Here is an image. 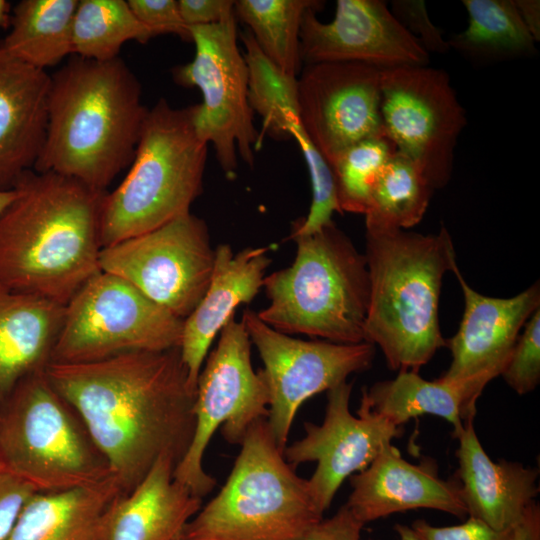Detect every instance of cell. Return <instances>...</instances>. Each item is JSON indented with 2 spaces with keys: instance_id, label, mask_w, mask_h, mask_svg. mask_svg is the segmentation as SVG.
Here are the masks:
<instances>
[{
  "instance_id": "cell-1",
  "label": "cell",
  "mask_w": 540,
  "mask_h": 540,
  "mask_svg": "<svg viewBox=\"0 0 540 540\" xmlns=\"http://www.w3.org/2000/svg\"><path fill=\"white\" fill-rule=\"evenodd\" d=\"M45 374L129 493L163 455L177 463L191 442L195 392L179 348L86 363L49 362Z\"/></svg>"
},
{
  "instance_id": "cell-2",
  "label": "cell",
  "mask_w": 540,
  "mask_h": 540,
  "mask_svg": "<svg viewBox=\"0 0 540 540\" xmlns=\"http://www.w3.org/2000/svg\"><path fill=\"white\" fill-rule=\"evenodd\" d=\"M0 213V287L60 305L95 274L107 191L53 172H25Z\"/></svg>"
},
{
  "instance_id": "cell-3",
  "label": "cell",
  "mask_w": 540,
  "mask_h": 540,
  "mask_svg": "<svg viewBox=\"0 0 540 540\" xmlns=\"http://www.w3.org/2000/svg\"><path fill=\"white\" fill-rule=\"evenodd\" d=\"M148 109L122 58L74 55L51 75L46 136L33 170L107 191L130 166Z\"/></svg>"
},
{
  "instance_id": "cell-4",
  "label": "cell",
  "mask_w": 540,
  "mask_h": 540,
  "mask_svg": "<svg viewBox=\"0 0 540 540\" xmlns=\"http://www.w3.org/2000/svg\"><path fill=\"white\" fill-rule=\"evenodd\" d=\"M370 280L365 341L377 345L392 370L418 372L446 345L438 307L442 280L457 265L446 228L423 235L366 228Z\"/></svg>"
},
{
  "instance_id": "cell-5",
  "label": "cell",
  "mask_w": 540,
  "mask_h": 540,
  "mask_svg": "<svg viewBox=\"0 0 540 540\" xmlns=\"http://www.w3.org/2000/svg\"><path fill=\"white\" fill-rule=\"evenodd\" d=\"M290 238L296 243L294 261L265 276L269 303L258 317L288 335L366 342L370 280L365 255L333 221Z\"/></svg>"
},
{
  "instance_id": "cell-6",
  "label": "cell",
  "mask_w": 540,
  "mask_h": 540,
  "mask_svg": "<svg viewBox=\"0 0 540 540\" xmlns=\"http://www.w3.org/2000/svg\"><path fill=\"white\" fill-rule=\"evenodd\" d=\"M195 105L159 99L148 109L134 158L102 205V248L156 229L190 212L203 191L208 144L194 127Z\"/></svg>"
},
{
  "instance_id": "cell-7",
  "label": "cell",
  "mask_w": 540,
  "mask_h": 540,
  "mask_svg": "<svg viewBox=\"0 0 540 540\" xmlns=\"http://www.w3.org/2000/svg\"><path fill=\"white\" fill-rule=\"evenodd\" d=\"M225 484L186 524L180 540H302L323 519L307 479L285 460L267 423L240 444Z\"/></svg>"
},
{
  "instance_id": "cell-8",
  "label": "cell",
  "mask_w": 540,
  "mask_h": 540,
  "mask_svg": "<svg viewBox=\"0 0 540 540\" xmlns=\"http://www.w3.org/2000/svg\"><path fill=\"white\" fill-rule=\"evenodd\" d=\"M0 462L37 493L68 491L112 477L45 368L20 381L0 406Z\"/></svg>"
},
{
  "instance_id": "cell-9",
  "label": "cell",
  "mask_w": 540,
  "mask_h": 540,
  "mask_svg": "<svg viewBox=\"0 0 540 540\" xmlns=\"http://www.w3.org/2000/svg\"><path fill=\"white\" fill-rule=\"evenodd\" d=\"M183 321L126 280L100 271L64 306L50 362L86 363L179 348Z\"/></svg>"
},
{
  "instance_id": "cell-10",
  "label": "cell",
  "mask_w": 540,
  "mask_h": 540,
  "mask_svg": "<svg viewBox=\"0 0 540 540\" xmlns=\"http://www.w3.org/2000/svg\"><path fill=\"white\" fill-rule=\"evenodd\" d=\"M204 363L196 386L193 436L173 472L176 481L200 498L216 484L203 467L213 434L222 426L226 441L240 445L248 429L267 418L269 406L265 377L262 370L255 372L252 367L251 340L235 315L221 329Z\"/></svg>"
},
{
  "instance_id": "cell-11",
  "label": "cell",
  "mask_w": 540,
  "mask_h": 540,
  "mask_svg": "<svg viewBox=\"0 0 540 540\" xmlns=\"http://www.w3.org/2000/svg\"><path fill=\"white\" fill-rule=\"evenodd\" d=\"M235 14L212 25L190 27L195 55L175 67L174 81L197 87L202 102L195 105L194 127L198 136L214 147L216 159L227 178L235 176L238 156L253 166L261 146L249 102V69L238 46Z\"/></svg>"
},
{
  "instance_id": "cell-12",
  "label": "cell",
  "mask_w": 540,
  "mask_h": 540,
  "mask_svg": "<svg viewBox=\"0 0 540 540\" xmlns=\"http://www.w3.org/2000/svg\"><path fill=\"white\" fill-rule=\"evenodd\" d=\"M380 88L385 134L434 190L445 187L467 124L449 75L428 65L397 67L381 71Z\"/></svg>"
},
{
  "instance_id": "cell-13",
  "label": "cell",
  "mask_w": 540,
  "mask_h": 540,
  "mask_svg": "<svg viewBox=\"0 0 540 540\" xmlns=\"http://www.w3.org/2000/svg\"><path fill=\"white\" fill-rule=\"evenodd\" d=\"M215 261L206 222L191 212L103 247L101 271L114 274L184 320L209 285Z\"/></svg>"
},
{
  "instance_id": "cell-14",
  "label": "cell",
  "mask_w": 540,
  "mask_h": 540,
  "mask_svg": "<svg viewBox=\"0 0 540 540\" xmlns=\"http://www.w3.org/2000/svg\"><path fill=\"white\" fill-rule=\"evenodd\" d=\"M241 321L264 365L269 391L267 423L282 452L300 406L347 381L349 375L368 369L375 356V346L368 342L294 338L264 323L250 309L244 310Z\"/></svg>"
},
{
  "instance_id": "cell-15",
  "label": "cell",
  "mask_w": 540,
  "mask_h": 540,
  "mask_svg": "<svg viewBox=\"0 0 540 540\" xmlns=\"http://www.w3.org/2000/svg\"><path fill=\"white\" fill-rule=\"evenodd\" d=\"M381 70L352 62L304 65L297 78L301 124L331 165L350 146L384 132Z\"/></svg>"
},
{
  "instance_id": "cell-16",
  "label": "cell",
  "mask_w": 540,
  "mask_h": 540,
  "mask_svg": "<svg viewBox=\"0 0 540 540\" xmlns=\"http://www.w3.org/2000/svg\"><path fill=\"white\" fill-rule=\"evenodd\" d=\"M352 387V383L344 381L328 390L323 422H306L305 436L283 451L293 469L306 462L317 463L307 481L323 513L345 479L367 468L403 432V427L375 414L362 400L357 416L353 415L349 409Z\"/></svg>"
},
{
  "instance_id": "cell-17",
  "label": "cell",
  "mask_w": 540,
  "mask_h": 540,
  "mask_svg": "<svg viewBox=\"0 0 540 540\" xmlns=\"http://www.w3.org/2000/svg\"><path fill=\"white\" fill-rule=\"evenodd\" d=\"M308 9L300 30L303 65L365 64L379 70L428 65L429 54L381 0H338L334 18L321 22Z\"/></svg>"
},
{
  "instance_id": "cell-18",
  "label": "cell",
  "mask_w": 540,
  "mask_h": 540,
  "mask_svg": "<svg viewBox=\"0 0 540 540\" xmlns=\"http://www.w3.org/2000/svg\"><path fill=\"white\" fill-rule=\"evenodd\" d=\"M452 272L462 289L464 312L457 332L446 340L452 361L441 378L460 384L477 401L502 374L521 328L540 308V286L536 282L514 297L494 298L471 288L457 265Z\"/></svg>"
},
{
  "instance_id": "cell-19",
  "label": "cell",
  "mask_w": 540,
  "mask_h": 540,
  "mask_svg": "<svg viewBox=\"0 0 540 540\" xmlns=\"http://www.w3.org/2000/svg\"><path fill=\"white\" fill-rule=\"evenodd\" d=\"M347 508L364 525L391 514L418 508L434 509L459 518L467 515L456 479L439 476L432 459L406 461L392 444L363 471L351 477Z\"/></svg>"
},
{
  "instance_id": "cell-20",
  "label": "cell",
  "mask_w": 540,
  "mask_h": 540,
  "mask_svg": "<svg viewBox=\"0 0 540 540\" xmlns=\"http://www.w3.org/2000/svg\"><path fill=\"white\" fill-rule=\"evenodd\" d=\"M269 250L270 247H247L234 253L228 244L215 248L209 285L196 308L183 321L179 346L188 384L195 393L212 342L238 306L252 301L263 287L272 262Z\"/></svg>"
},
{
  "instance_id": "cell-21",
  "label": "cell",
  "mask_w": 540,
  "mask_h": 540,
  "mask_svg": "<svg viewBox=\"0 0 540 540\" xmlns=\"http://www.w3.org/2000/svg\"><path fill=\"white\" fill-rule=\"evenodd\" d=\"M51 75L0 46V190H11L32 170L48 120Z\"/></svg>"
},
{
  "instance_id": "cell-22",
  "label": "cell",
  "mask_w": 540,
  "mask_h": 540,
  "mask_svg": "<svg viewBox=\"0 0 540 540\" xmlns=\"http://www.w3.org/2000/svg\"><path fill=\"white\" fill-rule=\"evenodd\" d=\"M460 485L467 515L495 530L515 527L539 493L536 468L506 460L493 461L483 449L473 421L456 437Z\"/></svg>"
},
{
  "instance_id": "cell-23",
  "label": "cell",
  "mask_w": 540,
  "mask_h": 540,
  "mask_svg": "<svg viewBox=\"0 0 540 540\" xmlns=\"http://www.w3.org/2000/svg\"><path fill=\"white\" fill-rule=\"evenodd\" d=\"M177 460L161 456L129 492L110 508L106 540H177L201 509L202 498L174 479Z\"/></svg>"
},
{
  "instance_id": "cell-24",
  "label": "cell",
  "mask_w": 540,
  "mask_h": 540,
  "mask_svg": "<svg viewBox=\"0 0 540 540\" xmlns=\"http://www.w3.org/2000/svg\"><path fill=\"white\" fill-rule=\"evenodd\" d=\"M63 314L64 305L0 287V406L50 362Z\"/></svg>"
},
{
  "instance_id": "cell-25",
  "label": "cell",
  "mask_w": 540,
  "mask_h": 540,
  "mask_svg": "<svg viewBox=\"0 0 540 540\" xmlns=\"http://www.w3.org/2000/svg\"><path fill=\"white\" fill-rule=\"evenodd\" d=\"M121 493L112 477L68 491L35 493L5 540H106L110 508Z\"/></svg>"
},
{
  "instance_id": "cell-26",
  "label": "cell",
  "mask_w": 540,
  "mask_h": 540,
  "mask_svg": "<svg viewBox=\"0 0 540 540\" xmlns=\"http://www.w3.org/2000/svg\"><path fill=\"white\" fill-rule=\"evenodd\" d=\"M361 400L397 427L423 415L441 417L452 424L454 438L476 413V400L463 386L441 377L426 380L412 370H400L394 379L364 388Z\"/></svg>"
},
{
  "instance_id": "cell-27",
  "label": "cell",
  "mask_w": 540,
  "mask_h": 540,
  "mask_svg": "<svg viewBox=\"0 0 540 540\" xmlns=\"http://www.w3.org/2000/svg\"><path fill=\"white\" fill-rule=\"evenodd\" d=\"M468 14L465 30L449 40L450 49L476 64L528 58L536 41L523 24L514 0H463Z\"/></svg>"
},
{
  "instance_id": "cell-28",
  "label": "cell",
  "mask_w": 540,
  "mask_h": 540,
  "mask_svg": "<svg viewBox=\"0 0 540 540\" xmlns=\"http://www.w3.org/2000/svg\"><path fill=\"white\" fill-rule=\"evenodd\" d=\"M79 0H22L0 46L13 57L46 70L73 54L72 27Z\"/></svg>"
},
{
  "instance_id": "cell-29",
  "label": "cell",
  "mask_w": 540,
  "mask_h": 540,
  "mask_svg": "<svg viewBox=\"0 0 540 540\" xmlns=\"http://www.w3.org/2000/svg\"><path fill=\"white\" fill-rule=\"evenodd\" d=\"M317 0H238L234 14L249 27L263 55L291 77L300 74V30L305 12L320 8Z\"/></svg>"
},
{
  "instance_id": "cell-30",
  "label": "cell",
  "mask_w": 540,
  "mask_h": 540,
  "mask_svg": "<svg viewBox=\"0 0 540 540\" xmlns=\"http://www.w3.org/2000/svg\"><path fill=\"white\" fill-rule=\"evenodd\" d=\"M434 189L421 170L398 152L384 166L371 194L366 228L408 229L426 213Z\"/></svg>"
},
{
  "instance_id": "cell-31",
  "label": "cell",
  "mask_w": 540,
  "mask_h": 540,
  "mask_svg": "<svg viewBox=\"0 0 540 540\" xmlns=\"http://www.w3.org/2000/svg\"><path fill=\"white\" fill-rule=\"evenodd\" d=\"M152 33L124 0H79L72 27L73 54L108 61L119 57L124 43H146Z\"/></svg>"
},
{
  "instance_id": "cell-32",
  "label": "cell",
  "mask_w": 540,
  "mask_h": 540,
  "mask_svg": "<svg viewBox=\"0 0 540 540\" xmlns=\"http://www.w3.org/2000/svg\"><path fill=\"white\" fill-rule=\"evenodd\" d=\"M396 152L385 132L362 140L337 156L330 165L342 212L365 214L384 166Z\"/></svg>"
},
{
  "instance_id": "cell-33",
  "label": "cell",
  "mask_w": 540,
  "mask_h": 540,
  "mask_svg": "<svg viewBox=\"0 0 540 540\" xmlns=\"http://www.w3.org/2000/svg\"><path fill=\"white\" fill-rule=\"evenodd\" d=\"M254 109L262 119L261 137L289 140L306 134L299 118L296 78L283 77L266 84L255 99Z\"/></svg>"
},
{
  "instance_id": "cell-34",
  "label": "cell",
  "mask_w": 540,
  "mask_h": 540,
  "mask_svg": "<svg viewBox=\"0 0 540 540\" xmlns=\"http://www.w3.org/2000/svg\"><path fill=\"white\" fill-rule=\"evenodd\" d=\"M524 326L501 374L519 395L532 392L540 382V308Z\"/></svg>"
},
{
  "instance_id": "cell-35",
  "label": "cell",
  "mask_w": 540,
  "mask_h": 540,
  "mask_svg": "<svg viewBox=\"0 0 540 540\" xmlns=\"http://www.w3.org/2000/svg\"><path fill=\"white\" fill-rule=\"evenodd\" d=\"M391 12L399 23L420 43L429 54H446L450 50L443 32L435 26L422 0H394Z\"/></svg>"
},
{
  "instance_id": "cell-36",
  "label": "cell",
  "mask_w": 540,
  "mask_h": 540,
  "mask_svg": "<svg viewBox=\"0 0 540 540\" xmlns=\"http://www.w3.org/2000/svg\"><path fill=\"white\" fill-rule=\"evenodd\" d=\"M136 18L149 29L153 37L175 34L191 41L189 29L184 24L176 0H128Z\"/></svg>"
},
{
  "instance_id": "cell-37",
  "label": "cell",
  "mask_w": 540,
  "mask_h": 540,
  "mask_svg": "<svg viewBox=\"0 0 540 540\" xmlns=\"http://www.w3.org/2000/svg\"><path fill=\"white\" fill-rule=\"evenodd\" d=\"M410 527L417 540H515V527L495 530L470 516L465 522L453 526L438 527L418 519Z\"/></svg>"
},
{
  "instance_id": "cell-38",
  "label": "cell",
  "mask_w": 540,
  "mask_h": 540,
  "mask_svg": "<svg viewBox=\"0 0 540 540\" xmlns=\"http://www.w3.org/2000/svg\"><path fill=\"white\" fill-rule=\"evenodd\" d=\"M37 493L0 462V540H5L22 509Z\"/></svg>"
},
{
  "instance_id": "cell-39",
  "label": "cell",
  "mask_w": 540,
  "mask_h": 540,
  "mask_svg": "<svg viewBox=\"0 0 540 540\" xmlns=\"http://www.w3.org/2000/svg\"><path fill=\"white\" fill-rule=\"evenodd\" d=\"M181 18L189 29L220 23L234 15L232 0H179Z\"/></svg>"
},
{
  "instance_id": "cell-40",
  "label": "cell",
  "mask_w": 540,
  "mask_h": 540,
  "mask_svg": "<svg viewBox=\"0 0 540 540\" xmlns=\"http://www.w3.org/2000/svg\"><path fill=\"white\" fill-rule=\"evenodd\" d=\"M363 526L344 504L332 517L318 522L302 540H361Z\"/></svg>"
},
{
  "instance_id": "cell-41",
  "label": "cell",
  "mask_w": 540,
  "mask_h": 540,
  "mask_svg": "<svg viewBox=\"0 0 540 540\" xmlns=\"http://www.w3.org/2000/svg\"><path fill=\"white\" fill-rule=\"evenodd\" d=\"M517 12L534 40H540V1L514 0Z\"/></svg>"
},
{
  "instance_id": "cell-42",
  "label": "cell",
  "mask_w": 540,
  "mask_h": 540,
  "mask_svg": "<svg viewBox=\"0 0 540 540\" xmlns=\"http://www.w3.org/2000/svg\"><path fill=\"white\" fill-rule=\"evenodd\" d=\"M515 540H540V508L533 503L515 526Z\"/></svg>"
},
{
  "instance_id": "cell-43",
  "label": "cell",
  "mask_w": 540,
  "mask_h": 540,
  "mask_svg": "<svg viewBox=\"0 0 540 540\" xmlns=\"http://www.w3.org/2000/svg\"><path fill=\"white\" fill-rule=\"evenodd\" d=\"M11 6L6 0H0V28H8L11 24Z\"/></svg>"
},
{
  "instance_id": "cell-44",
  "label": "cell",
  "mask_w": 540,
  "mask_h": 540,
  "mask_svg": "<svg viewBox=\"0 0 540 540\" xmlns=\"http://www.w3.org/2000/svg\"><path fill=\"white\" fill-rule=\"evenodd\" d=\"M394 529L399 536V540H417L410 526L403 525V524H396L394 526Z\"/></svg>"
},
{
  "instance_id": "cell-45",
  "label": "cell",
  "mask_w": 540,
  "mask_h": 540,
  "mask_svg": "<svg viewBox=\"0 0 540 540\" xmlns=\"http://www.w3.org/2000/svg\"><path fill=\"white\" fill-rule=\"evenodd\" d=\"M14 189L11 190H0V213L4 208L10 203L14 197Z\"/></svg>"
},
{
  "instance_id": "cell-46",
  "label": "cell",
  "mask_w": 540,
  "mask_h": 540,
  "mask_svg": "<svg viewBox=\"0 0 540 540\" xmlns=\"http://www.w3.org/2000/svg\"><path fill=\"white\" fill-rule=\"evenodd\" d=\"M177 540H180V539H177Z\"/></svg>"
}]
</instances>
